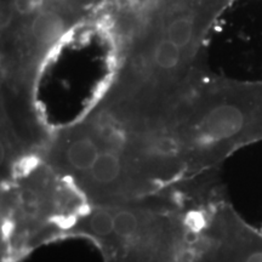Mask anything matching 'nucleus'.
Here are the masks:
<instances>
[{"instance_id": "nucleus-3", "label": "nucleus", "mask_w": 262, "mask_h": 262, "mask_svg": "<svg viewBox=\"0 0 262 262\" xmlns=\"http://www.w3.org/2000/svg\"><path fill=\"white\" fill-rule=\"evenodd\" d=\"M86 232L96 238L101 244L112 237L114 229V215L107 209L100 208L91 212L86 221Z\"/></svg>"}, {"instance_id": "nucleus-1", "label": "nucleus", "mask_w": 262, "mask_h": 262, "mask_svg": "<svg viewBox=\"0 0 262 262\" xmlns=\"http://www.w3.org/2000/svg\"><path fill=\"white\" fill-rule=\"evenodd\" d=\"M101 149V142L95 134L84 131L74 135L63 148L66 165L77 175L84 176L93 168Z\"/></svg>"}, {"instance_id": "nucleus-2", "label": "nucleus", "mask_w": 262, "mask_h": 262, "mask_svg": "<svg viewBox=\"0 0 262 262\" xmlns=\"http://www.w3.org/2000/svg\"><path fill=\"white\" fill-rule=\"evenodd\" d=\"M124 176V164L117 148H102L100 156L89 172L83 178H89L94 187H117Z\"/></svg>"}, {"instance_id": "nucleus-4", "label": "nucleus", "mask_w": 262, "mask_h": 262, "mask_svg": "<svg viewBox=\"0 0 262 262\" xmlns=\"http://www.w3.org/2000/svg\"><path fill=\"white\" fill-rule=\"evenodd\" d=\"M62 21L58 16L44 12L35 18L33 24V33L39 40L49 42L54 41L62 33Z\"/></svg>"}, {"instance_id": "nucleus-5", "label": "nucleus", "mask_w": 262, "mask_h": 262, "mask_svg": "<svg viewBox=\"0 0 262 262\" xmlns=\"http://www.w3.org/2000/svg\"><path fill=\"white\" fill-rule=\"evenodd\" d=\"M155 61L157 66L162 70H172L180 62V48L173 44L170 39H164L157 45L155 50Z\"/></svg>"}, {"instance_id": "nucleus-7", "label": "nucleus", "mask_w": 262, "mask_h": 262, "mask_svg": "<svg viewBox=\"0 0 262 262\" xmlns=\"http://www.w3.org/2000/svg\"><path fill=\"white\" fill-rule=\"evenodd\" d=\"M41 0H16V9L21 14L33 12L40 4Z\"/></svg>"}, {"instance_id": "nucleus-6", "label": "nucleus", "mask_w": 262, "mask_h": 262, "mask_svg": "<svg viewBox=\"0 0 262 262\" xmlns=\"http://www.w3.org/2000/svg\"><path fill=\"white\" fill-rule=\"evenodd\" d=\"M193 37V24L188 17H179L170 24L168 28V39L180 49L185 48Z\"/></svg>"}]
</instances>
